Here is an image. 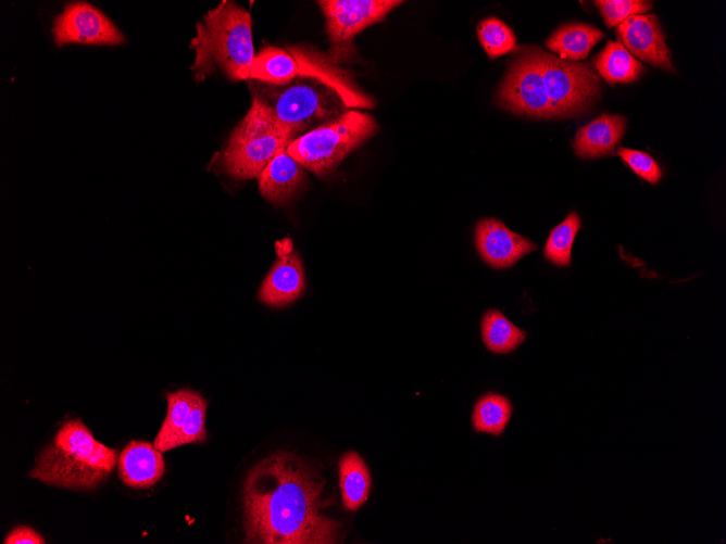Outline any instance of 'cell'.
I'll return each instance as SVG.
<instances>
[{"mask_svg": "<svg viewBox=\"0 0 726 544\" xmlns=\"http://www.w3.org/2000/svg\"><path fill=\"white\" fill-rule=\"evenodd\" d=\"M324 484L321 473L292 453L263 458L243 482L245 542L337 543L341 524L322 513Z\"/></svg>", "mask_w": 726, "mask_h": 544, "instance_id": "1", "label": "cell"}, {"mask_svg": "<svg viewBox=\"0 0 726 544\" xmlns=\"http://www.w3.org/2000/svg\"><path fill=\"white\" fill-rule=\"evenodd\" d=\"M599 91V77L588 63L565 61L538 47H525L506 72L498 102L528 117H571L585 112Z\"/></svg>", "mask_w": 726, "mask_h": 544, "instance_id": "2", "label": "cell"}, {"mask_svg": "<svg viewBox=\"0 0 726 544\" xmlns=\"http://www.w3.org/2000/svg\"><path fill=\"white\" fill-rule=\"evenodd\" d=\"M247 81L252 101L291 142L352 109L338 88L315 75L298 74L280 85L255 79Z\"/></svg>", "mask_w": 726, "mask_h": 544, "instance_id": "3", "label": "cell"}, {"mask_svg": "<svg viewBox=\"0 0 726 544\" xmlns=\"http://www.w3.org/2000/svg\"><path fill=\"white\" fill-rule=\"evenodd\" d=\"M189 47L196 58L190 69L203 81L220 69L233 81L248 80L255 56L250 13L235 1L223 0L196 25Z\"/></svg>", "mask_w": 726, "mask_h": 544, "instance_id": "4", "label": "cell"}, {"mask_svg": "<svg viewBox=\"0 0 726 544\" xmlns=\"http://www.w3.org/2000/svg\"><path fill=\"white\" fill-rule=\"evenodd\" d=\"M116 461L115 450L97 441L79 419H71L41 451L29 476L49 485L91 490L112 473Z\"/></svg>", "mask_w": 726, "mask_h": 544, "instance_id": "5", "label": "cell"}, {"mask_svg": "<svg viewBox=\"0 0 726 544\" xmlns=\"http://www.w3.org/2000/svg\"><path fill=\"white\" fill-rule=\"evenodd\" d=\"M291 143L288 136L252 101L245 117L233 129L225 147L216 152L210 169L230 178H259L267 164Z\"/></svg>", "mask_w": 726, "mask_h": 544, "instance_id": "6", "label": "cell"}, {"mask_svg": "<svg viewBox=\"0 0 726 544\" xmlns=\"http://www.w3.org/2000/svg\"><path fill=\"white\" fill-rule=\"evenodd\" d=\"M376 130L377 124L371 115L351 109L292 141L287 152L304 168L322 177Z\"/></svg>", "mask_w": 726, "mask_h": 544, "instance_id": "7", "label": "cell"}, {"mask_svg": "<svg viewBox=\"0 0 726 544\" xmlns=\"http://www.w3.org/2000/svg\"><path fill=\"white\" fill-rule=\"evenodd\" d=\"M397 0H321L317 1L324 17L330 42L327 54L339 65L353 61V38L366 27L380 22L390 11L400 5Z\"/></svg>", "mask_w": 726, "mask_h": 544, "instance_id": "8", "label": "cell"}, {"mask_svg": "<svg viewBox=\"0 0 726 544\" xmlns=\"http://www.w3.org/2000/svg\"><path fill=\"white\" fill-rule=\"evenodd\" d=\"M167 413L153 445L161 452L189 443H201L206 438V400L190 389L167 393Z\"/></svg>", "mask_w": 726, "mask_h": 544, "instance_id": "9", "label": "cell"}, {"mask_svg": "<svg viewBox=\"0 0 726 544\" xmlns=\"http://www.w3.org/2000/svg\"><path fill=\"white\" fill-rule=\"evenodd\" d=\"M53 40L58 47L66 43L118 46L125 38L114 23L88 2L64 5L52 24Z\"/></svg>", "mask_w": 726, "mask_h": 544, "instance_id": "10", "label": "cell"}, {"mask_svg": "<svg viewBox=\"0 0 726 544\" xmlns=\"http://www.w3.org/2000/svg\"><path fill=\"white\" fill-rule=\"evenodd\" d=\"M277 260L263 280L259 300L272 307H284L296 301L305 288L302 262L289 238L276 242Z\"/></svg>", "mask_w": 726, "mask_h": 544, "instance_id": "11", "label": "cell"}, {"mask_svg": "<svg viewBox=\"0 0 726 544\" xmlns=\"http://www.w3.org/2000/svg\"><path fill=\"white\" fill-rule=\"evenodd\" d=\"M474 240L481 260L498 269L513 266L537 248L496 218L480 219L475 226Z\"/></svg>", "mask_w": 726, "mask_h": 544, "instance_id": "12", "label": "cell"}, {"mask_svg": "<svg viewBox=\"0 0 726 544\" xmlns=\"http://www.w3.org/2000/svg\"><path fill=\"white\" fill-rule=\"evenodd\" d=\"M616 33L634 55L663 69L674 72L664 33L654 14H636L622 22Z\"/></svg>", "mask_w": 726, "mask_h": 544, "instance_id": "13", "label": "cell"}, {"mask_svg": "<svg viewBox=\"0 0 726 544\" xmlns=\"http://www.w3.org/2000/svg\"><path fill=\"white\" fill-rule=\"evenodd\" d=\"M161 451L145 441L128 443L118 458V477L133 489H149L164 475Z\"/></svg>", "mask_w": 726, "mask_h": 544, "instance_id": "14", "label": "cell"}, {"mask_svg": "<svg viewBox=\"0 0 726 544\" xmlns=\"http://www.w3.org/2000/svg\"><path fill=\"white\" fill-rule=\"evenodd\" d=\"M288 50L296 58L300 74L315 75L334 85L348 99L352 109H368L374 105L373 100L358 88L350 75L327 55L302 47H289Z\"/></svg>", "mask_w": 726, "mask_h": 544, "instance_id": "15", "label": "cell"}, {"mask_svg": "<svg viewBox=\"0 0 726 544\" xmlns=\"http://www.w3.org/2000/svg\"><path fill=\"white\" fill-rule=\"evenodd\" d=\"M303 168L287 152V149L283 150L267 164L258 178L261 194L275 205L288 202L303 185Z\"/></svg>", "mask_w": 726, "mask_h": 544, "instance_id": "16", "label": "cell"}, {"mask_svg": "<svg viewBox=\"0 0 726 544\" xmlns=\"http://www.w3.org/2000/svg\"><path fill=\"white\" fill-rule=\"evenodd\" d=\"M626 128L622 115L602 114L589 124L578 128L573 148L581 159L612 155Z\"/></svg>", "mask_w": 726, "mask_h": 544, "instance_id": "17", "label": "cell"}, {"mask_svg": "<svg viewBox=\"0 0 726 544\" xmlns=\"http://www.w3.org/2000/svg\"><path fill=\"white\" fill-rule=\"evenodd\" d=\"M603 37L600 29L589 24L567 23L548 38L546 46L562 60L578 61L586 59Z\"/></svg>", "mask_w": 726, "mask_h": 544, "instance_id": "18", "label": "cell"}, {"mask_svg": "<svg viewBox=\"0 0 726 544\" xmlns=\"http://www.w3.org/2000/svg\"><path fill=\"white\" fill-rule=\"evenodd\" d=\"M371 475L366 464L356 452H347L339 459V484L342 503L347 510H358L367 499Z\"/></svg>", "mask_w": 726, "mask_h": 544, "instance_id": "19", "label": "cell"}, {"mask_svg": "<svg viewBox=\"0 0 726 544\" xmlns=\"http://www.w3.org/2000/svg\"><path fill=\"white\" fill-rule=\"evenodd\" d=\"M593 64L610 85L633 83L644 71L643 65L618 41H609L593 58Z\"/></svg>", "mask_w": 726, "mask_h": 544, "instance_id": "20", "label": "cell"}, {"mask_svg": "<svg viewBox=\"0 0 726 544\" xmlns=\"http://www.w3.org/2000/svg\"><path fill=\"white\" fill-rule=\"evenodd\" d=\"M298 74L299 64L289 50L268 46L254 56L249 79L280 85Z\"/></svg>", "mask_w": 726, "mask_h": 544, "instance_id": "21", "label": "cell"}, {"mask_svg": "<svg viewBox=\"0 0 726 544\" xmlns=\"http://www.w3.org/2000/svg\"><path fill=\"white\" fill-rule=\"evenodd\" d=\"M480 328L486 347L498 354L514 351L526 338L524 330L516 327L497 309H488L484 314Z\"/></svg>", "mask_w": 726, "mask_h": 544, "instance_id": "22", "label": "cell"}, {"mask_svg": "<svg viewBox=\"0 0 726 544\" xmlns=\"http://www.w3.org/2000/svg\"><path fill=\"white\" fill-rule=\"evenodd\" d=\"M511 415V402L501 394L489 392L476 402L472 414V425L477 432L500 435Z\"/></svg>", "mask_w": 726, "mask_h": 544, "instance_id": "23", "label": "cell"}, {"mask_svg": "<svg viewBox=\"0 0 726 544\" xmlns=\"http://www.w3.org/2000/svg\"><path fill=\"white\" fill-rule=\"evenodd\" d=\"M580 225L578 214L571 212L561 224L551 230L543 250L544 257L556 266H568L572 246Z\"/></svg>", "mask_w": 726, "mask_h": 544, "instance_id": "24", "label": "cell"}, {"mask_svg": "<svg viewBox=\"0 0 726 544\" xmlns=\"http://www.w3.org/2000/svg\"><path fill=\"white\" fill-rule=\"evenodd\" d=\"M478 39L490 59L499 58L515 47L512 29L497 17H488L477 26Z\"/></svg>", "mask_w": 726, "mask_h": 544, "instance_id": "25", "label": "cell"}, {"mask_svg": "<svg viewBox=\"0 0 726 544\" xmlns=\"http://www.w3.org/2000/svg\"><path fill=\"white\" fill-rule=\"evenodd\" d=\"M594 3L608 27L619 25L629 16L642 14L652 9V2L641 0H599Z\"/></svg>", "mask_w": 726, "mask_h": 544, "instance_id": "26", "label": "cell"}, {"mask_svg": "<svg viewBox=\"0 0 726 544\" xmlns=\"http://www.w3.org/2000/svg\"><path fill=\"white\" fill-rule=\"evenodd\" d=\"M616 153L639 177L650 184H656L661 180L662 170L659 164L646 152L618 148Z\"/></svg>", "mask_w": 726, "mask_h": 544, "instance_id": "27", "label": "cell"}, {"mask_svg": "<svg viewBox=\"0 0 726 544\" xmlns=\"http://www.w3.org/2000/svg\"><path fill=\"white\" fill-rule=\"evenodd\" d=\"M5 544H43V537L34 529L25 526L13 529L5 537Z\"/></svg>", "mask_w": 726, "mask_h": 544, "instance_id": "28", "label": "cell"}]
</instances>
